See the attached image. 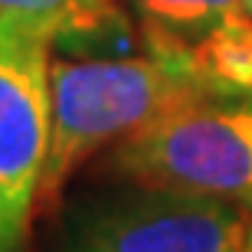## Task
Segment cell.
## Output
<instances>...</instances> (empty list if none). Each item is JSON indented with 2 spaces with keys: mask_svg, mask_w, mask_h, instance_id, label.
<instances>
[{
  "mask_svg": "<svg viewBox=\"0 0 252 252\" xmlns=\"http://www.w3.org/2000/svg\"><path fill=\"white\" fill-rule=\"evenodd\" d=\"M53 131L36 206L56 203L65 180L98 151L115 148L160 115L213 89L193 72L151 53L63 56L49 63Z\"/></svg>",
  "mask_w": 252,
  "mask_h": 252,
  "instance_id": "1",
  "label": "cell"
},
{
  "mask_svg": "<svg viewBox=\"0 0 252 252\" xmlns=\"http://www.w3.org/2000/svg\"><path fill=\"white\" fill-rule=\"evenodd\" d=\"M115 180L196 193L252 210V89H206L118 141Z\"/></svg>",
  "mask_w": 252,
  "mask_h": 252,
  "instance_id": "2",
  "label": "cell"
},
{
  "mask_svg": "<svg viewBox=\"0 0 252 252\" xmlns=\"http://www.w3.org/2000/svg\"><path fill=\"white\" fill-rule=\"evenodd\" d=\"M49 252H252V210L118 180L69 200Z\"/></svg>",
  "mask_w": 252,
  "mask_h": 252,
  "instance_id": "3",
  "label": "cell"
},
{
  "mask_svg": "<svg viewBox=\"0 0 252 252\" xmlns=\"http://www.w3.org/2000/svg\"><path fill=\"white\" fill-rule=\"evenodd\" d=\"M53 43L0 17V243L17 252L36 210L53 131Z\"/></svg>",
  "mask_w": 252,
  "mask_h": 252,
  "instance_id": "4",
  "label": "cell"
},
{
  "mask_svg": "<svg viewBox=\"0 0 252 252\" xmlns=\"http://www.w3.org/2000/svg\"><path fill=\"white\" fill-rule=\"evenodd\" d=\"M141 49L213 89H252V17L243 0H125Z\"/></svg>",
  "mask_w": 252,
  "mask_h": 252,
  "instance_id": "5",
  "label": "cell"
},
{
  "mask_svg": "<svg viewBox=\"0 0 252 252\" xmlns=\"http://www.w3.org/2000/svg\"><path fill=\"white\" fill-rule=\"evenodd\" d=\"M0 17L33 27L63 56H125L141 46L118 0H0Z\"/></svg>",
  "mask_w": 252,
  "mask_h": 252,
  "instance_id": "6",
  "label": "cell"
},
{
  "mask_svg": "<svg viewBox=\"0 0 252 252\" xmlns=\"http://www.w3.org/2000/svg\"><path fill=\"white\" fill-rule=\"evenodd\" d=\"M243 7L249 10V17H252V0H243Z\"/></svg>",
  "mask_w": 252,
  "mask_h": 252,
  "instance_id": "7",
  "label": "cell"
},
{
  "mask_svg": "<svg viewBox=\"0 0 252 252\" xmlns=\"http://www.w3.org/2000/svg\"><path fill=\"white\" fill-rule=\"evenodd\" d=\"M0 252H10V249H7V246H3V243H0Z\"/></svg>",
  "mask_w": 252,
  "mask_h": 252,
  "instance_id": "8",
  "label": "cell"
}]
</instances>
